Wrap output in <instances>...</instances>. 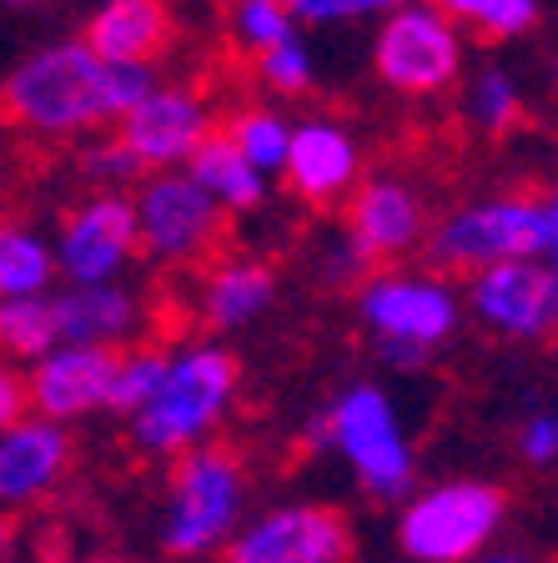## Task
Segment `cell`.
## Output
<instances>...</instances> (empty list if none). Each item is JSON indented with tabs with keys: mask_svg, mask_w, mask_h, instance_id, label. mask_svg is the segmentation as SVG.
<instances>
[{
	"mask_svg": "<svg viewBox=\"0 0 558 563\" xmlns=\"http://www.w3.org/2000/svg\"><path fill=\"white\" fill-rule=\"evenodd\" d=\"M25 377L21 373H11V367L0 363V428H11V422H21L25 418Z\"/></svg>",
	"mask_w": 558,
	"mask_h": 563,
	"instance_id": "33",
	"label": "cell"
},
{
	"mask_svg": "<svg viewBox=\"0 0 558 563\" xmlns=\"http://www.w3.org/2000/svg\"><path fill=\"white\" fill-rule=\"evenodd\" d=\"M272 292H277L272 267H262L252 257H227L201 282V317L221 332L247 328V322H256L272 307Z\"/></svg>",
	"mask_w": 558,
	"mask_h": 563,
	"instance_id": "20",
	"label": "cell"
},
{
	"mask_svg": "<svg viewBox=\"0 0 558 563\" xmlns=\"http://www.w3.org/2000/svg\"><path fill=\"white\" fill-rule=\"evenodd\" d=\"M186 172L197 176V187L207 191L221 211H256L267 201V176L237 152L232 141H227V131H211L197 146V156L186 162Z\"/></svg>",
	"mask_w": 558,
	"mask_h": 563,
	"instance_id": "21",
	"label": "cell"
},
{
	"mask_svg": "<svg viewBox=\"0 0 558 563\" xmlns=\"http://www.w3.org/2000/svg\"><path fill=\"white\" fill-rule=\"evenodd\" d=\"M468 563H524V553L499 549V553H478V559H468Z\"/></svg>",
	"mask_w": 558,
	"mask_h": 563,
	"instance_id": "34",
	"label": "cell"
},
{
	"mask_svg": "<svg viewBox=\"0 0 558 563\" xmlns=\"http://www.w3.org/2000/svg\"><path fill=\"white\" fill-rule=\"evenodd\" d=\"M172 5L166 0H101L86 21V46L101 60H127V66H152L172 46Z\"/></svg>",
	"mask_w": 558,
	"mask_h": 563,
	"instance_id": "18",
	"label": "cell"
},
{
	"mask_svg": "<svg viewBox=\"0 0 558 563\" xmlns=\"http://www.w3.org/2000/svg\"><path fill=\"white\" fill-rule=\"evenodd\" d=\"M227 141H232L262 176H272L287 166L292 121L282 117V111H272V106H242V111L227 121Z\"/></svg>",
	"mask_w": 558,
	"mask_h": 563,
	"instance_id": "24",
	"label": "cell"
},
{
	"mask_svg": "<svg viewBox=\"0 0 558 563\" xmlns=\"http://www.w3.org/2000/svg\"><path fill=\"white\" fill-rule=\"evenodd\" d=\"M348 236L368 262L407 257L428 242V207L423 191L397 181V176H372L358 181L348 201Z\"/></svg>",
	"mask_w": 558,
	"mask_h": 563,
	"instance_id": "15",
	"label": "cell"
},
{
	"mask_svg": "<svg viewBox=\"0 0 558 563\" xmlns=\"http://www.w3.org/2000/svg\"><path fill=\"white\" fill-rule=\"evenodd\" d=\"M56 302L61 342H81V347H117L141 332V302L117 287V282H96V287H66L51 297Z\"/></svg>",
	"mask_w": 558,
	"mask_h": 563,
	"instance_id": "19",
	"label": "cell"
},
{
	"mask_svg": "<svg viewBox=\"0 0 558 563\" xmlns=\"http://www.w3.org/2000/svg\"><path fill=\"white\" fill-rule=\"evenodd\" d=\"M70 468V433L51 418H21L0 428V508L46 498Z\"/></svg>",
	"mask_w": 558,
	"mask_h": 563,
	"instance_id": "17",
	"label": "cell"
},
{
	"mask_svg": "<svg viewBox=\"0 0 558 563\" xmlns=\"http://www.w3.org/2000/svg\"><path fill=\"white\" fill-rule=\"evenodd\" d=\"M56 342H61V328H56V302H51V292L6 297V302H0V357L41 363Z\"/></svg>",
	"mask_w": 558,
	"mask_h": 563,
	"instance_id": "23",
	"label": "cell"
},
{
	"mask_svg": "<svg viewBox=\"0 0 558 563\" xmlns=\"http://www.w3.org/2000/svg\"><path fill=\"white\" fill-rule=\"evenodd\" d=\"M211 101L192 86H152L117 121V136L141 172H182L211 136Z\"/></svg>",
	"mask_w": 558,
	"mask_h": 563,
	"instance_id": "13",
	"label": "cell"
},
{
	"mask_svg": "<svg viewBox=\"0 0 558 563\" xmlns=\"http://www.w3.org/2000/svg\"><path fill=\"white\" fill-rule=\"evenodd\" d=\"M56 282V252L35 227L0 222V302L6 297H41Z\"/></svg>",
	"mask_w": 558,
	"mask_h": 563,
	"instance_id": "22",
	"label": "cell"
},
{
	"mask_svg": "<svg viewBox=\"0 0 558 563\" xmlns=\"http://www.w3.org/2000/svg\"><path fill=\"white\" fill-rule=\"evenodd\" d=\"M6 543H11V528H6V523H0V549H6Z\"/></svg>",
	"mask_w": 558,
	"mask_h": 563,
	"instance_id": "37",
	"label": "cell"
},
{
	"mask_svg": "<svg viewBox=\"0 0 558 563\" xmlns=\"http://www.w3.org/2000/svg\"><path fill=\"white\" fill-rule=\"evenodd\" d=\"M256 76H262V86H267V91H277V96L313 91V76H317L313 51H307L303 41H282V46H272V51H262V56H256Z\"/></svg>",
	"mask_w": 558,
	"mask_h": 563,
	"instance_id": "29",
	"label": "cell"
},
{
	"mask_svg": "<svg viewBox=\"0 0 558 563\" xmlns=\"http://www.w3.org/2000/svg\"><path fill=\"white\" fill-rule=\"evenodd\" d=\"M358 317L397 367H423L428 352L458 332L463 307L453 287L428 272H378L362 282Z\"/></svg>",
	"mask_w": 558,
	"mask_h": 563,
	"instance_id": "3",
	"label": "cell"
},
{
	"mask_svg": "<svg viewBox=\"0 0 558 563\" xmlns=\"http://www.w3.org/2000/svg\"><path fill=\"white\" fill-rule=\"evenodd\" d=\"M136 211L141 252L166 267H192L221 242L227 211L197 187V176L186 172H146V181L131 197Z\"/></svg>",
	"mask_w": 558,
	"mask_h": 563,
	"instance_id": "9",
	"label": "cell"
},
{
	"mask_svg": "<svg viewBox=\"0 0 558 563\" xmlns=\"http://www.w3.org/2000/svg\"><path fill=\"white\" fill-rule=\"evenodd\" d=\"M352 523L342 508L287 504L237 528L221 563H352Z\"/></svg>",
	"mask_w": 558,
	"mask_h": 563,
	"instance_id": "10",
	"label": "cell"
},
{
	"mask_svg": "<svg viewBox=\"0 0 558 563\" xmlns=\"http://www.w3.org/2000/svg\"><path fill=\"white\" fill-rule=\"evenodd\" d=\"M247 473L232 448H192L172 468V508L162 543L172 559H201L237 533Z\"/></svg>",
	"mask_w": 558,
	"mask_h": 563,
	"instance_id": "4",
	"label": "cell"
},
{
	"mask_svg": "<svg viewBox=\"0 0 558 563\" xmlns=\"http://www.w3.org/2000/svg\"><path fill=\"white\" fill-rule=\"evenodd\" d=\"M317 433L348 457V468L358 473V483L378 498H397L413 483V448L403 438V422L393 412V398H387L378 383H352L332 412L317 422Z\"/></svg>",
	"mask_w": 558,
	"mask_h": 563,
	"instance_id": "7",
	"label": "cell"
},
{
	"mask_svg": "<svg viewBox=\"0 0 558 563\" xmlns=\"http://www.w3.org/2000/svg\"><path fill=\"white\" fill-rule=\"evenodd\" d=\"M111 373H117V347L56 342V347L31 367V377H25V402L35 408V418H51L66 428L70 418H86V412L106 408Z\"/></svg>",
	"mask_w": 558,
	"mask_h": 563,
	"instance_id": "14",
	"label": "cell"
},
{
	"mask_svg": "<svg viewBox=\"0 0 558 563\" xmlns=\"http://www.w3.org/2000/svg\"><path fill=\"white\" fill-rule=\"evenodd\" d=\"M51 252H56V277H66L70 287L117 282L141 252L136 211L121 191H96L81 207L66 211Z\"/></svg>",
	"mask_w": 558,
	"mask_h": 563,
	"instance_id": "11",
	"label": "cell"
},
{
	"mask_svg": "<svg viewBox=\"0 0 558 563\" xmlns=\"http://www.w3.org/2000/svg\"><path fill=\"white\" fill-rule=\"evenodd\" d=\"M518 453H524V463H534V468L558 463V418L534 412V418L518 428Z\"/></svg>",
	"mask_w": 558,
	"mask_h": 563,
	"instance_id": "32",
	"label": "cell"
},
{
	"mask_svg": "<svg viewBox=\"0 0 558 563\" xmlns=\"http://www.w3.org/2000/svg\"><path fill=\"white\" fill-rule=\"evenodd\" d=\"M242 367L221 342H186L166 357V377L152 402L131 418V433L146 453H192L227 418Z\"/></svg>",
	"mask_w": 558,
	"mask_h": 563,
	"instance_id": "2",
	"label": "cell"
},
{
	"mask_svg": "<svg viewBox=\"0 0 558 563\" xmlns=\"http://www.w3.org/2000/svg\"><path fill=\"white\" fill-rule=\"evenodd\" d=\"M76 166H81L86 181H96V191H121L127 181H136L141 176L136 156L121 146V136H96L91 146H81Z\"/></svg>",
	"mask_w": 558,
	"mask_h": 563,
	"instance_id": "30",
	"label": "cell"
},
{
	"mask_svg": "<svg viewBox=\"0 0 558 563\" xmlns=\"http://www.w3.org/2000/svg\"><path fill=\"white\" fill-rule=\"evenodd\" d=\"M287 187L313 207H332V201L352 197L362 181V146L342 121L332 117H307L292 126L287 146Z\"/></svg>",
	"mask_w": 558,
	"mask_h": 563,
	"instance_id": "16",
	"label": "cell"
},
{
	"mask_svg": "<svg viewBox=\"0 0 558 563\" xmlns=\"http://www.w3.org/2000/svg\"><path fill=\"white\" fill-rule=\"evenodd\" d=\"M0 5H15V11H25V5H41V0H0Z\"/></svg>",
	"mask_w": 558,
	"mask_h": 563,
	"instance_id": "36",
	"label": "cell"
},
{
	"mask_svg": "<svg viewBox=\"0 0 558 563\" xmlns=\"http://www.w3.org/2000/svg\"><path fill=\"white\" fill-rule=\"evenodd\" d=\"M232 41L252 56L282 46V41H297V21L282 0H232Z\"/></svg>",
	"mask_w": 558,
	"mask_h": 563,
	"instance_id": "28",
	"label": "cell"
},
{
	"mask_svg": "<svg viewBox=\"0 0 558 563\" xmlns=\"http://www.w3.org/2000/svg\"><path fill=\"white\" fill-rule=\"evenodd\" d=\"M468 307L499 338H558V267H548L544 257H513L499 267H483L468 282Z\"/></svg>",
	"mask_w": 558,
	"mask_h": 563,
	"instance_id": "12",
	"label": "cell"
},
{
	"mask_svg": "<svg viewBox=\"0 0 558 563\" xmlns=\"http://www.w3.org/2000/svg\"><path fill=\"white\" fill-rule=\"evenodd\" d=\"M548 76H554V86H558V46H554V56H548Z\"/></svg>",
	"mask_w": 558,
	"mask_h": 563,
	"instance_id": "35",
	"label": "cell"
},
{
	"mask_svg": "<svg viewBox=\"0 0 558 563\" xmlns=\"http://www.w3.org/2000/svg\"><path fill=\"white\" fill-rule=\"evenodd\" d=\"M297 25H352V21H383L387 11H397L403 0H282Z\"/></svg>",
	"mask_w": 558,
	"mask_h": 563,
	"instance_id": "31",
	"label": "cell"
},
{
	"mask_svg": "<svg viewBox=\"0 0 558 563\" xmlns=\"http://www.w3.org/2000/svg\"><path fill=\"white\" fill-rule=\"evenodd\" d=\"M166 347H127L117 352V373H111V393H106V412H121V418H136L152 393L166 377Z\"/></svg>",
	"mask_w": 558,
	"mask_h": 563,
	"instance_id": "27",
	"label": "cell"
},
{
	"mask_svg": "<svg viewBox=\"0 0 558 563\" xmlns=\"http://www.w3.org/2000/svg\"><path fill=\"white\" fill-rule=\"evenodd\" d=\"M463 111L483 136H503V131L518 126V117H524V91H518V81H513V70L508 66H483L478 70L473 81H468Z\"/></svg>",
	"mask_w": 558,
	"mask_h": 563,
	"instance_id": "25",
	"label": "cell"
},
{
	"mask_svg": "<svg viewBox=\"0 0 558 563\" xmlns=\"http://www.w3.org/2000/svg\"><path fill=\"white\" fill-rule=\"evenodd\" d=\"M458 31H478L489 41H513L538 25V0H428Z\"/></svg>",
	"mask_w": 558,
	"mask_h": 563,
	"instance_id": "26",
	"label": "cell"
},
{
	"mask_svg": "<svg viewBox=\"0 0 558 563\" xmlns=\"http://www.w3.org/2000/svg\"><path fill=\"white\" fill-rule=\"evenodd\" d=\"M503 514H508V498L493 483L478 478L438 483V488L418 493L403 508L397 543H403L407 559L418 563H468L489 549Z\"/></svg>",
	"mask_w": 558,
	"mask_h": 563,
	"instance_id": "5",
	"label": "cell"
},
{
	"mask_svg": "<svg viewBox=\"0 0 558 563\" xmlns=\"http://www.w3.org/2000/svg\"><path fill=\"white\" fill-rule=\"evenodd\" d=\"M544 242V211L528 197H489L448 211L428 232V257L442 272H483L513 257H538Z\"/></svg>",
	"mask_w": 558,
	"mask_h": 563,
	"instance_id": "8",
	"label": "cell"
},
{
	"mask_svg": "<svg viewBox=\"0 0 558 563\" xmlns=\"http://www.w3.org/2000/svg\"><path fill=\"white\" fill-rule=\"evenodd\" d=\"M156 86L152 66L101 60L86 41H61L25 56L0 86V111L31 136H86V131L121 121L141 96Z\"/></svg>",
	"mask_w": 558,
	"mask_h": 563,
	"instance_id": "1",
	"label": "cell"
},
{
	"mask_svg": "<svg viewBox=\"0 0 558 563\" xmlns=\"http://www.w3.org/2000/svg\"><path fill=\"white\" fill-rule=\"evenodd\" d=\"M372 70L397 96H438L463 76V31L428 0H403L378 21Z\"/></svg>",
	"mask_w": 558,
	"mask_h": 563,
	"instance_id": "6",
	"label": "cell"
}]
</instances>
